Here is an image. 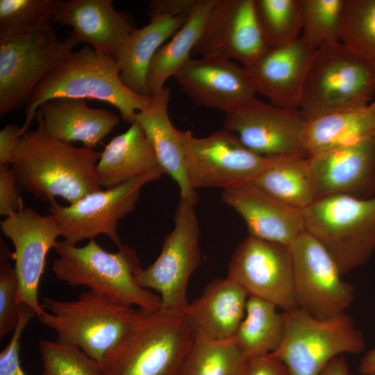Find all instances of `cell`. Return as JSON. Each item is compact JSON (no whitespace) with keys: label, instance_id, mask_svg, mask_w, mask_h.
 Instances as JSON below:
<instances>
[{"label":"cell","instance_id":"1","mask_svg":"<svg viewBox=\"0 0 375 375\" xmlns=\"http://www.w3.org/2000/svg\"><path fill=\"white\" fill-rule=\"evenodd\" d=\"M37 127L22 136L10 167L21 190L52 202L56 197L74 203L101 190L96 172L101 152L51 138L37 112Z\"/></svg>","mask_w":375,"mask_h":375},{"label":"cell","instance_id":"2","mask_svg":"<svg viewBox=\"0 0 375 375\" xmlns=\"http://www.w3.org/2000/svg\"><path fill=\"white\" fill-rule=\"evenodd\" d=\"M56 98L109 103L130 125L136 122L137 113L151 103V97L135 94L124 85L115 57L99 54L88 45L73 51L35 86L24 106L22 135L29 130L40 106Z\"/></svg>","mask_w":375,"mask_h":375},{"label":"cell","instance_id":"3","mask_svg":"<svg viewBox=\"0 0 375 375\" xmlns=\"http://www.w3.org/2000/svg\"><path fill=\"white\" fill-rule=\"evenodd\" d=\"M53 249L58 258L52 270L58 280L71 286H87L126 306H137L147 312L160 309V297L138 283L136 276L142 268L136 251L128 245L110 253L94 239L83 247L57 240Z\"/></svg>","mask_w":375,"mask_h":375},{"label":"cell","instance_id":"4","mask_svg":"<svg viewBox=\"0 0 375 375\" xmlns=\"http://www.w3.org/2000/svg\"><path fill=\"white\" fill-rule=\"evenodd\" d=\"M194 340L184 315L143 310L99 364L104 375H180Z\"/></svg>","mask_w":375,"mask_h":375},{"label":"cell","instance_id":"5","mask_svg":"<svg viewBox=\"0 0 375 375\" xmlns=\"http://www.w3.org/2000/svg\"><path fill=\"white\" fill-rule=\"evenodd\" d=\"M375 94V66L342 42L317 49L298 109L306 120L367 107Z\"/></svg>","mask_w":375,"mask_h":375},{"label":"cell","instance_id":"6","mask_svg":"<svg viewBox=\"0 0 375 375\" xmlns=\"http://www.w3.org/2000/svg\"><path fill=\"white\" fill-rule=\"evenodd\" d=\"M47 311L40 322L52 329L56 340L79 347L99 363L130 331L144 310L117 303L88 290L74 301L44 297Z\"/></svg>","mask_w":375,"mask_h":375},{"label":"cell","instance_id":"7","mask_svg":"<svg viewBox=\"0 0 375 375\" xmlns=\"http://www.w3.org/2000/svg\"><path fill=\"white\" fill-rule=\"evenodd\" d=\"M305 231L327 250L341 273L366 264L375 251V194H337L303 210Z\"/></svg>","mask_w":375,"mask_h":375},{"label":"cell","instance_id":"8","mask_svg":"<svg viewBox=\"0 0 375 375\" xmlns=\"http://www.w3.org/2000/svg\"><path fill=\"white\" fill-rule=\"evenodd\" d=\"M283 312V339L272 354L292 375H319L334 358L365 349L362 333L346 312L326 319L314 317L299 308Z\"/></svg>","mask_w":375,"mask_h":375},{"label":"cell","instance_id":"9","mask_svg":"<svg viewBox=\"0 0 375 375\" xmlns=\"http://www.w3.org/2000/svg\"><path fill=\"white\" fill-rule=\"evenodd\" d=\"M52 21L0 42V117L25 106L37 83L80 42L72 31L60 40Z\"/></svg>","mask_w":375,"mask_h":375},{"label":"cell","instance_id":"10","mask_svg":"<svg viewBox=\"0 0 375 375\" xmlns=\"http://www.w3.org/2000/svg\"><path fill=\"white\" fill-rule=\"evenodd\" d=\"M194 204L180 197L174 217V228L165 238L157 259L138 274L142 288L160 294V309L184 315L189 280L201 261L199 224Z\"/></svg>","mask_w":375,"mask_h":375},{"label":"cell","instance_id":"11","mask_svg":"<svg viewBox=\"0 0 375 375\" xmlns=\"http://www.w3.org/2000/svg\"><path fill=\"white\" fill-rule=\"evenodd\" d=\"M188 181L194 189L226 188L253 181L267 166L269 157L249 149L225 129L203 138L179 131Z\"/></svg>","mask_w":375,"mask_h":375},{"label":"cell","instance_id":"12","mask_svg":"<svg viewBox=\"0 0 375 375\" xmlns=\"http://www.w3.org/2000/svg\"><path fill=\"white\" fill-rule=\"evenodd\" d=\"M162 174V169L158 168L113 188L92 192L68 206L54 200L49 212L67 243L76 245L103 234L119 248L122 244L117 231L118 222L135 209L143 186L159 179Z\"/></svg>","mask_w":375,"mask_h":375},{"label":"cell","instance_id":"13","mask_svg":"<svg viewBox=\"0 0 375 375\" xmlns=\"http://www.w3.org/2000/svg\"><path fill=\"white\" fill-rule=\"evenodd\" d=\"M297 307L314 317L326 319L345 312L355 294L330 253L303 231L290 246Z\"/></svg>","mask_w":375,"mask_h":375},{"label":"cell","instance_id":"14","mask_svg":"<svg viewBox=\"0 0 375 375\" xmlns=\"http://www.w3.org/2000/svg\"><path fill=\"white\" fill-rule=\"evenodd\" d=\"M227 276L249 296L266 300L283 312L298 308L290 246L248 235L234 251Z\"/></svg>","mask_w":375,"mask_h":375},{"label":"cell","instance_id":"15","mask_svg":"<svg viewBox=\"0 0 375 375\" xmlns=\"http://www.w3.org/2000/svg\"><path fill=\"white\" fill-rule=\"evenodd\" d=\"M306 122L297 108H280L256 97L226 114L223 127L258 155L308 156L303 144Z\"/></svg>","mask_w":375,"mask_h":375},{"label":"cell","instance_id":"16","mask_svg":"<svg viewBox=\"0 0 375 375\" xmlns=\"http://www.w3.org/2000/svg\"><path fill=\"white\" fill-rule=\"evenodd\" d=\"M3 234L14 247L17 279V304H26L38 318L45 312L38 300V289L49 251L53 248L60 230L52 215H42L24 206L0 222Z\"/></svg>","mask_w":375,"mask_h":375},{"label":"cell","instance_id":"17","mask_svg":"<svg viewBox=\"0 0 375 375\" xmlns=\"http://www.w3.org/2000/svg\"><path fill=\"white\" fill-rule=\"evenodd\" d=\"M269 48L256 19L253 0H216L192 55L236 60L247 67Z\"/></svg>","mask_w":375,"mask_h":375},{"label":"cell","instance_id":"18","mask_svg":"<svg viewBox=\"0 0 375 375\" xmlns=\"http://www.w3.org/2000/svg\"><path fill=\"white\" fill-rule=\"evenodd\" d=\"M173 77L195 104L225 114L242 106L257 94L243 66L219 57L190 58Z\"/></svg>","mask_w":375,"mask_h":375},{"label":"cell","instance_id":"19","mask_svg":"<svg viewBox=\"0 0 375 375\" xmlns=\"http://www.w3.org/2000/svg\"><path fill=\"white\" fill-rule=\"evenodd\" d=\"M222 201L244 219L249 235L290 246L303 231V210L291 206L252 181L225 190Z\"/></svg>","mask_w":375,"mask_h":375},{"label":"cell","instance_id":"20","mask_svg":"<svg viewBox=\"0 0 375 375\" xmlns=\"http://www.w3.org/2000/svg\"><path fill=\"white\" fill-rule=\"evenodd\" d=\"M316 50L300 36L288 44L269 47L254 63L244 68L257 93L264 96L269 103L298 109Z\"/></svg>","mask_w":375,"mask_h":375},{"label":"cell","instance_id":"21","mask_svg":"<svg viewBox=\"0 0 375 375\" xmlns=\"http://www.w3.org/2000/svg\"><path fill=\"white\" fill-rule=\"evenodd\" d=\"M308 159L317 199L375 191V135Z\"/></svg>","mask_w":375,"mask_h":375},{"label":"cell","instance_id":"22","mask_svg":"<svg viewBox=\"0 0 375 375\" xmlns=\"http://www.w3.org/2000/svg\"><path fill=\"white\" fill-rule=\"evenodd\" d=\"M52 21L69 26L79 42L116 57L136 25L131 13L117 11L111 0H64Z\"/></svg>","mask_w":375,"mask_h":375},{"label":"cell","instance_id":"23","mask_svg":"<svg viewBox=\"0 0 375 375\" xmlns=\"http://www.w3.org/2000/svg\"><path fill=\"white\" fill-rule=\"evenodd\" d=\"M248 298L247 292L235 281L228 276L218 278L190 303L184 315L194 335L231 339L244 317Z\"/></svg>","mask_w":375,"mask_h":375},{"label":"cell","instance_id":"24","mask_svg":"<svg viewBox=\"0 0 375 375\" xmlns=\"http://www.w3.org/2000/svg\"><path fill=\"white\" fill-rule=\"evenodd\" d=\"M170 90L163 87L151 94L147 108L140 111L136 122L149 140L164 173L177 183L182 197L194 205L198 194L190 185L185 170V158L179 130L172 124L168 114Z\"/></svg>","mask_w":375,"mask_h":375},{"label":"cell","instance_id":"25","mask_svg":"<svg viewBox=\"0 0 375 375\" xmlns=\"http://www.w3.org/2000/svg\"><path fill=\"white\" fill-rule=\"evenodd\" d=\"M37 112L51 138L69 143L81 142L91 149L119 123L114 112L90 108L83 99H52L41 104Z\"/></svg>","mask_w":375,"mask_h":375},{"label":"cell","instance_id":"26","mask_svg":"<svg viewBox=\"0 0 375 375\" xmlns=\"http://www.w3.org/2000/svg\"><path fill=\"white\" fill-rule=\"evenodd\" d=\"M188 17L158 16L128 36L115 57L120 78L128 89L138 95L151 97L147 82L151 62L159 48L181 28Z\"/></svg>","mask_w":375,"mask_h":375},{"label":"cell","instance_id":"27","mask_svg":"<svg viewBox=\"0 0 375 375\" xmlns=\"http://www.w3.org/2000/svg\"><path fill=\"white\" fill-rule=\"evenodd\" d=\"M161 168L144 131L135 122L108 143L97 164L101 187L113 188Z\"/></svg>","mask_w":375,"mask_h":375},{"label":"cell","instance_id":"28","mask_svg":"<svg viewBox=\"0 0 375 375\" xmlns=\"http://www.w3.org/2000/svg\"><path fill=\"white\" fill-rule=\"evenodd\" d=\"M374 135L375 116L367 106L307 120L303 144L311 156Z\"/></svg>","mask_w":375,"mask_h":375},{"label":"cell","instance_id":"29","mask_svg":"<svg viewBox=\"0 0 375 375\" xmlns=\"http://www.w3.org/2000/svg\"><path fill=\"white\" fill-rule=\"evenodd\" d=\"M216 0H199L181 28L154 55L148 71L151 94L165 87L167 80L189 60L213 10Z\"/></svg>","mask_w":375,"mask_h":375},{"label":"cell","instance_id":"30","mask_svg":"<svg viewBox=\"0 0 375 375\" xmlns=\"http://www.w3.org/2000/svg\"><path fill=\"white\" fill-rule=\"evenodd\" d=\"M264 170L252 182L284 203L305 210L316 199L308 156L269 157Z\"/></svg>","mask_w":375,"mask_h":375},{"label":"cell","instance_id":"31","mask_svg":"<svg viewBox=\"0 0 375 375\" xmlns=\"http://www.w3.org/2000/svg\"><path fill=\"white\" fill-rule=\"evenodd\" d=\"M264 299L249 296L244 319L233 339L248 357L272 353L279 347L283 335V312Z\"/></svg>","mask_w":375,"mask_h":375},{"label":"cell","instance_id":"32","mask_svg":"<svg viewBox=\"0 0 375 375\" xmlns=\"http://www.w3.org/2000/svg\"><path fill=\"white\" fill-rule=\"evenodd\" d=\"M249 358L235 340L194 335L180 375H243Z\"/></svg>","mask_w":375,"mask_h":375},{"label":"cell","instance_id":"33","mask_svg":"<svg viewBox=\"0 0 375 375\" xmlns=\"http://www.w3.org/2000/svg\"><path fill=\"white\" fill-rule=\"evenodd\" d=\"M253 10L269 47L288 44L301 36L302 0H253Z\"/></svg>","mask_w":375,"mask_h":375},{"label":"cell","instance_id":"34","mask_svg":"<svg viewBox=\"0 0 375 375\" xmlns=\"http://www.w3.org/2000/svg\"><path fill=\"white\" fill-rule=\"evenodd\" d=\"M340 41L375 66V0H344Z\"/></svg>","mask_w":375,"mask_h":375},{"label":"cell","instance_id":"35","mask_svg":"<svg viewBox=\"0 0 375 375\" xmlns=\"http://www.w3.org/2000/svg\"><path fill=\"white\" fill-rule=\"evenodd\" d=\"M60 0H1L0 42L31 33L52 21Z\"/></svg>","mask_w":375,"mask_h":375},{"label":"cell","instance_id":"36","mask_svg":"<svg viewBox=\"0 0 375 375\" xmlns=\"http://www.w3.org/2000/svg\"><path fill=\"white\" fill-rule=\"evenodd\" d=\"M344 0H302L301 37L315 49L340 41Z\"/></svg>","mask_w":375,"mask_h":375},{"label":"cell","instance_id":"37","mask_svg":"<svg viewBox=\"0 0 375 375\" xmlns=\"http://www.w3.org/2000/svg\"><path fill=\"white\" fill-rule=\"evenodd\" d=\"M39 347L41 375H104L100 364L76 346L42 340Z\"/></svg>","mask_w":375,"mask_h":375},{"label":"cell","instance_id":"38","mask_svg":"<svg viewBox=\"0 0 375 375\" xmlns=\"http://www.w3.org/2000/svg\"><path fill=\"white\" fill-rule=\"evenodd\" d=\"M0 339L13 332L17 325L22 304L17 302L18 279L9 259L12 252L0 239Z\"/></svg>","mask_w":375,"mask_h":375},{"label":"cell","instance_id":"39","mask_svg":"<svg viewBox=\"0 0 375 375\" xmlns=\"http://www.w3.org/2000/svg\"><path fill=\"white\" fill-rule=\"evenodd\" d=\"M35 316L27 305L22 304L19 319L12 337L0 353V375H26L20 361V340L30 320Z\"/></svg>","mask_w":375,"mask_h":375},{"label":"cell","instance_id":"40","mask_svg":"<svg viewBox=\"0 0 375 375\" xmlns=\"http://www.w3.org/2000/svg\"><path fill=\"white\" fill-rule=\"evenodd\" d=\"M10 165H0V215L8 217L25 205Z\"/></svg>","mask_w":375,"mask_h":375},{"label":"cell","instance_id":"41","mask_svg":"<svg viewBox=\"0 0 375 375\" xmlns=\"http://www.w3.org/2000/svg\"><path fill=\"white\" fill-rule=\"evenodd\" d=\"M243 375H292L287 366L272 353L253 356Z\"/></svg>","mask_w":375,"mask_h":375},{"label":"cell","instance_id":"42","mask_svg":"<svg viewBox=\"0 0 375 375\" xmlns=\"http://www.w3.org/2000/svg\"><path fill=\"white\" fill-rule=\"evenodd\" d=\"M199 0H152L148 4L151 19L161 16H188Z\"/></svg>","mask_w":375,"mask_h":375},{"label":"cell","instance_id":"43","mask_svg":"<svg viewBox=\"0 0 375 375\" xmlns=\"http://www.w3.org/2000/svg\"><path fill=\"white\" fill-rule=\"evenodd\" d=\"M22 126L8 124L0 131V165H11L19 148Z\"/></svg>","mask_w":375,"mask_h":375},{"label":"cell","instance_id":"44","mask_svg":"<svg viewBox=\"0 0 375 375\" xmlns=\"http://www.w3.org/2000/svg\"><path fill=\"white\" fill-rule=\"evenodd\" d=\"M319 375H353L345 358L342 356L332 360Z\"/></svg>","mask_w":375,"mask_h":375},{"label":"cell","instance_id":"45","mask_svg":"<svg viewBox=\"0 0 375 375\" xmlns=\"http://www.w3.org/2000/svg\"><path fill=\"white\" fill-rule=\"evenodd\" d=\"M358 371L361 375H375V347L369 350L361 358Z\"/></svg>","mask_w":375,"mask_h":375},{"label":"cell","instance_id":"46","mask_svg":"<svg viewBox=\"0 0 375 375\" xmlns=\"http://www.w3.org/2000/svg\"><path fill=\"white\" fill-rule=\"evenodd\" d=\"M369 109L370 111L375 116V99L372 101V103L368 106Z\"/></svg>","mask_w":375,"mask_h":375}]
</instances>
